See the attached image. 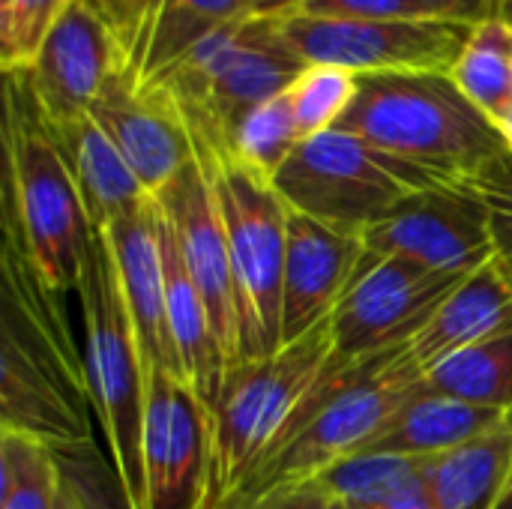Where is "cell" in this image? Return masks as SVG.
<instances>
[{"label":"cell","mask_w":512,"mask_h":509,"mask_svg":"<svg viewBox=\"0 0 512 509\" xmlns=\"http://www.w3.org/2000/svg\"><path fill=\"white\" fill-rule=\"evenodd\" d=\"M63 297L18 243L0 258V432L72 450L93 444L84 357L72 342Z\"/></svg>","instance_id":"6da1fadb"},{"label":"cell","mask_w":512,"mask_h":509,"mask_svg":"<svg viewBox=\"0 0 512 509\" xmlns=\"http://www.w3.org/2000/svg\"><path fill=\"white\" fill-rule=\"evenodd\" d=\"M333 129L363 138L438 183H465L512 147L507 132L447 72L357 75L354 102Z\"/></svg>","instance_id":"7a4b0ae2"},{"label":"cell","mask_w":512,"mask_h":509,"mask_svg":"<svg viewBox=\"0 0 512 509\" xmlns=\"http://www.w3.org/2000/svg\"><path fill=\"white\" fill-rule=\"evenodd\" d=\"M3 75V237L18 243L36 273L63 297L75 291L96 231L27 72L6 69Z\"/></svg>","instance_id":"3957f363"},{"label":"cell","mask_w":512,"mask_h":509,"mask_svg":"<svg viewBox=\"0 0 512 509\" xmlns=\"http://www.w3.org/2000/svg\"><path fill=\"white\" fill-rule=\"evenodd\" d=\"M75 291L81 303V357L90 411L129 504L144 509L147 360L102 231L93 234Z\"/></svg>","instance_id":"277c9868"},{"label":"cell","mask_w":512,"mask_h":509,"mask_svg":"<svg viewBox=\"0 0 512 509\" xmlns=\"http://www.w3.org/2000/svg\"><path fill=\"white\" fill-rule=\"evenodd\" d=\"M306 66L282 33V15H243L141 84L171 96L192 144L225 153L234 126L252 108L285 93Z\"/></svg>","instance_id":"5b68a950"},{"label":"cell","mask_w":512,"mask_h":509,"mask_svg":"<svg viewBox=\"0 0 512 509\" xmlns=\"http://www.w3.org/2000/svg\"><path fill=\"white\" fill-rule=\"evenodd\" d=\"M336 360L333 321L327 318L276 354L228 366L210 417L213 509L222 507L282 441L291 420L330 375Z\"/></svg>","instance_id":"8992f818"},{"label":"cell","mask_w":512,"mask_h":509,"mask_svg":"<svg viewBox=\"0 0 512 509\" xmlns=\"http://www.w3.org/2000/svg\"><path fill=\"white\" fill-rule=\"evenodd\" d=\"M210 174L237 282L240 360H258L282 348V276L288 246V207L270 180L252 174L228 153L192 144Z\"/></svg>","instance_id":"52a82bcc"},{"label":"cell","mask_w":512,"mask_h":509,"mask_svg":"<svg viewBox=\"0 0 512 509\" xmlns=\"http://www.w3.org/2000/svg\"><path fill=\"white\" fill-rule=\"evenodd\" d=\"M270 186L288 210L363 237L411 192L441 183L357 135L330 129L303 138Z\"/></svg>","instance_id":"ba28073f"},{"label":"cell","mask_w":512,"mask_h":509,"mask_svg":"<svg viewBox=\"0 0 512 509\" xmlns=\"http://www.w3.org/2000/svg\"><path fill=\"white\" fill-rule=\"evenodd\" d=\"M477 24L441 18L345 21L282 15V33L309 66L369 72H453Z\"/></svg>","instance_id":"9c48e42d"},{"label":"cell","mask_w":512,"mask_h":509,"mask_svg":"<svg viewBox=\"0 0 512 509\" xmlns=\"http://www.w3.org/2000/svg\"><path fill=\"white\" fill-rule=\"evenodd\" d=\"M462 279L459 273L429 270L408 258H378L366 252L330 318L336 354L357 363L408 348Z\"/></svg>","instance_id":"30bf717a"},{"label":"cell","mask_w":512,"mask_h":509,"mask_svg":"<svg viewBox=\"0 0 512 509\" xmlns=\"http://www.w3.org/2000/svg\"><path fill=\"white\" fill-rule=\"evenodd\" d=\"M144 509H213L210 417L192 387L147 366Z\"/></svg>","instance_id":"8fae6325"},{"label":"cell","mask_w":512,"mask_h":509,"mask_svg":"<svg viewBox=\"0 0 512 509\" xmlns=\"http://www.w3.org/2000/svg\"><path fill=\"white\" fill-rule=\"evenodd\" d=\"M366 252L408 258L429 270L468 276L495 258L489 219L468 183H441L411 192L363 234Z\"/></svg>","instance_id":"7c38bea8"},{"label":"cell","mask_w":512,"mask_h":509,"mask_svg":"<svg viewBox=\"0 0 512 509\" xmlns=\"http://www.w3.org/2000/svg\"><path fill=\"white\" fill-rule=\"evenodd\" d=\"M177 237L186 270L207 306L213 333L225 351L228 366L240 360V306H237V282L228 252V234L222 222V210L210 183L207 168L198 156L186 162V168L153 195Z\"/></svg>","instance_id":"4fadbf2b"},{"label":"cell","mask_w":512,"mask_h":509,"mask_svg":"<svg viewBox=\"0 0 512 509\" xmlns=\"http://www.w3.org/2000/svg\"><path fill=\"white\" fill-rule=\"evenodd\" d=\"M90 117L150 195H159L195 156L189 129L171 96L141 84L132 69H117L105 81L90 105Z\"/></svg>","instance_id":"5bb4252c"},{"label":"cell","mask_w":512,"mask_h":509,"mask_svg":"<svg viewBox=\"0 0 512 509\" xmlns=\"http://www.w3.org/2000/svg\"><path fill=\"white\" fill-rule=\"evenodd\" d=\"M117 69L129 66L102 15L90 0H69L24 72L48 123L60 126L90 114Z\"/></svg>","instance_id":"9a60e30c"},{"label":"cell","mask_w":512,"mask_h":509,"mask_svg":"<svg viewBox=\"0 0 512 509\" xmlns=\"http://www.w3.org/2000/svg\"><path fill=\"white\" fill-rule=\"evenodd\" d=\"M366 255L357 234L327 228L288 210V246L282 276V345L297 342L333 318Z\"/></svg>","instance_id":"2e32d148"},{"label":"cell","mask_w":512,"mask_h":509,"mask_svg":"<svg viewBox=\"0 0 512 509\" xmlns=\"http://www.w3.org/2000/svg\"><path fill=\"white\" fill-rule=\"evenodd\" d=\"M123 285V297L144 351L147 366L165 369L183 381V369L171 342L168 315H165V273L159 249V207L150 198L132 216L114 222L102 231Z\"/></svg>","instance_id":"e0dca14e"},{"label":"cell","mask_w":512,"mask_h":509,"mask_svg":"<svg viewBox=\"0 0 512 509\" xmlns=\"http://www.w3.org/2000/svg\"><path fill=\"white\" fill-rule=\"evenodd\" d=\"M504 333H512V282L492 258L444 297L432 321L408 345V354L423 375L456 351Z\"/></svg>","instance_id":"ac0fdd59"},{"label":"cell","mask_w":512,"mask_h":509,"mask_svg":"<svg viewBox=\"0 0 512 509\" xmlns=\"http://www.w3.org/2000/svg\"><path fill=\"white\" fill-rule=\"evenodd\" d=\"M48 126L66 159L93 231L111 228L153 198L90 114L72 123Z\"/></svg>","instance_id":"d6986e66"},{"label":"cell","mask_w":512,"mask_h":509,"mask_svg":"<svg viewBox=\"0 0 512 509\" xmlns=\"http://www.w3.org/2000/svg\"><path fill=\"white\" fill-rule=\"evenodd\" d=\"M512 411L477 408L447 396L417 393L408 399L366 444L360 453H393L414 459H438L453 453L492 429H498Z\"/></svg>","instance_id":"ffe728a7"},{"label":"cell","mask_w":512,"mask_h":509,"mask_svg":"<svg viewBox=\"0 0 512 509\" xmlns=\"http://www.w3.org/2000/svg\"><path fill=\"white\" fill-rule=\"evenodd\" d=\"M512 468V414L489 435L432 459L429 509H495Z\"/></svg>","instance_id":"44dd1931"},{"label":"cell","mask_w":512,"mask_h":509,"mask_svg":"<svg viewBox=\"0 0 512 509\" xmlns=\"http://www.w3.org/2000/svg\"><path fill=\"white\" fill-rule=\"evenodd\" d=\"M420 393L512 411V333L471 345L420 375Z\"/></svg>","instance_id":"7402d4cb"},{"label":"cell","mask_w":512,"mask_h":509,"mask_svg":"<svg viewBox=\"0 0 512 509\" xmlns=\"http://www.w3.org/2000/svg\"><path fill=\"white\" fill-rule=\"evenodd\" d=\"M432 459L393 456V453H357L330 471H324L315 483L348 509H384L399 504L426 489Z\"/></svg>","instance_id":"603a6c76"},{"label":"cell","mask_w":512,"mask_h":509,"mask_svg":"<svg viewBox=\"0 0 512 509\" xmlns=\"http://www.w3.org/2000/svg\"><path fill=\"white\" fill-rule=\"evenodd\" d=\"M450 75L462 87V93L504 129L512 111L510 24L498 18L477 24Z\"/></svg>","instance_id":"cb8c5ba5"},{"label":"cell","mask_w":512,"mask_h":509,"mask_svg":"<svg viewBox=\"0 0 512 509\" xmlns=\"http://www.w3.org/2000/svg\"><path fill=\"white\" fill-rule=\"evenodd\" d=\"M252 15L243 0H165L138 81H153L222 24Z\"/></svg>","instance_id":"d4e9b609"},{"label":"cell","mask_w":512,"mask_h":509,"mask_svg":"<svg viewBox=\"0 0 512 509\" xmlns=\"http://www.w3.org/2000/svg\"><path fill=\"white\" fill-rule=\"evenodd\" d=\"M60 492L57 453L36 438L0 432V509H57Z\"/></svg>","instance_id":"484cf974"},{"label":"cell","mask_w":512,"mask_h":509,"mask_svg":"<svg viewBox=\"0 0 512 509\" xmlns=\"http://www.w3.org/2000/svg\"><path fill=\"white\" fill-rule=\"evenodd\" d=\"M300 132H297V120L291 111V99L288 90L273 96L270 102L252 108L231 132L225 153L231 159H237L243 168H249L252 174L273 180V174L285 165V159L294 153V147L300 144Z\"/></svg>","instance_id":"4316f807"},{"label":"cell","mask_w":512,"mask_h":509,"mask_svg":"<svg viewBox=\"0 0 512 509\" xmlns=\"http://www.w3.org/2000/svg\"><path fill=\"white\" fill-rule=\"evenodd\" d=\"M357 93V75L339 66H306L288 87L300 138L330 132Z\"/></svg>","instance_id":"83f0119b"},{"label":"cell","mask_w":512,"mask_h":509,"mask_svg":"<svg viewBox=\"0 0 512 509\" xmlns=\"http://www.w3.org/2000/svg\"><path fill=\"white\" fill-rule=\"evenodd\" d=\"M69 0H12L0 9V63L6 69H27L60 18Z\"/></svg>","instance_id":"f1b7e54d"},{"label":"cell","mask_w":512,"mask_h":509,"mask_svg":"<svg viewBox=\"0 0 512 509\" xmlns=\"http://www.w3.org/2000/svg\"><path fill=\"white\" fill-rule=\"evenodd\" d=\"M465 183L486 207L495 264L512 282V147L489 159Z\"/></svg>","instance_id":"f546056e"},{"label":"cell","mask_w":512,"mask_h":509,"mask_svg":"<svg viewBox=\"0 0 512 509\" xmlns=\"http://www.w3.org/2000/svg\"><path fill=\"white\" fill-rule=\"evenodd\" d=\"M54 453H57L63 480L72 486L81 507L132 509L111 459H105L96 450V444H84V447H72V450H54Z\"/></svg>","instance_id":"4dcf8cb0"},{"label":"cell","mask_w":512,"mask_h":509,"mask_svg":"<svg viewBox=\"0 0 512 509\" xmlns=\"http://www.w3.org/2000/svg\"><path fill=\"white\" fill-rule=\"evenodd\" d=\"M90 6L102 15L126 66L138 75L165 0H90Z\"/></svg>","instance_id":"1f68e13d"},{"label":"cell","mask_w":512,"mask_h":509,"mask_svg":"<svg viewBox=\"0 0 512 509\" xmlns=\"http://www.w3.org/2000/svg\"><path fill=\"white\" fill-rule=\"evenodd\" d=\"M294 12L309 18H345V21L429 18L417 0H300Z\"/></svg>","instance_id":"d6a6232c"},{"label":"cell","mask_w":512,"mask_h":509,"mask_svg":"<svg viewBox=\"0 0 512 509\" xmlns=\"http://www.w3.org/2000/svg\"><path fill=\"white\" fill-rule=\"evenodd\" d=\"M222 509H333V498L324 492L321 483H300V486H285L264 492L252 501L228 504Z\"/></svg>","instance_id":"836d02e7"},{"label":"cell","mask_w":512,"mask_h":509,"mask_svg":"<svg viewBox=\"0 0 512 509\" xmlns=\"http://www.w3.org/2000/svg\"><path fill=\"white\" fill-rule=\"evenodd\" d=\"M429 18L483 24L495 18V0H417Z\"/></svg>","instance_id":"e575fe53"},{"label":"cell","mask_w":512,"mask_h":509,"mask_svg":"<svg viewBox=\"0 0 512 509\" xmlns=\"http://www.w3.org/2000/svg\"><path fill=\"white\" fill-rule=\"evenodd\" d=\"M252 15H288L300 0H243Z\"/></svg>","instance_id":"d590c367"},{"label":"cell","mask_w":512,"mask_h":509,"mask_svg":"<svg viewBox=\"0 0 512 509\" xmlns=\"http://www.w3.org/2000/svg\"><path fill=\"white\" fill-rule=\"evenodd\" d=\"M384 509H429V480H426L423 492H417V495H411V498H405L399 504H390V507Z\"/></svg>","instance_id":"8d00e7d4"},{"label":"cell","mask_w":512,"mask_h":509,"mask_svg":"<svg viewBox=\"0 0 512 509\" xmlns=\"http://www.w3.org/2000/svg\"><path fill=\"white\" fill-rule=\"evenodd\" d=\"M57 509H84L81 507V501H78V495L72 492V486L63 480V492H60V504H57Z\"/></svg>","instance_id":"74e56055"},{"label":"cell","mask_w":512,"mask_h":509,"mask_svg":"<svg viewBox=\"0 0 512 509\" xmlns=\"http://www.w3.org/2000/svg\"><path fill=\"white\" fill-rule=\"evenodd\" d=\"M495 18L512 27V0H495Z\"/></svg>","instance_id":"f35d334b"},{"label":"cell","mask_w":512,"mask_h":509,"mask_svg":"<svg viewBox=\"0 0 512 509\" xmlns=\"http://www.w3.org/2000/svg\"><path fill=\"white\" fill-rule=\"evenodd\" d=\"M495 509H512V468H510L507 483H504V492H501V498H498V504H495Z\"/></svg>","instance_id":"ab89813d"},{"label":"cell","mask_w":512,"mask_h":509,"mask_svg":"<svg viewBox=\"0 0 512 509\" xmlns=\"http://www.w3.org/2000/svg\"><path fill=\"white\" fill-rule=\"evenodd\" d=\"M504 132H507V138H510V144H512V111H510V117H507V123H504Z\"/></svg>","instance_id":"60d3db41"}]
</instances>
